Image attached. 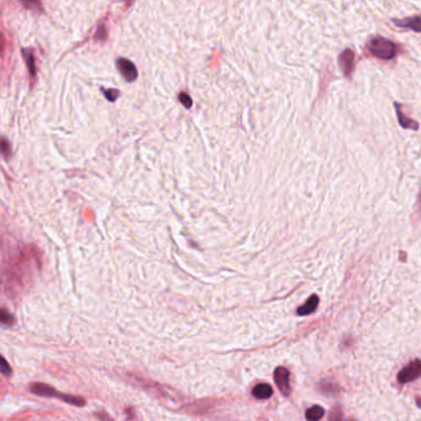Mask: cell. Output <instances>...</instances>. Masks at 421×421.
<instances>
[{
	"mask_svg": "<svg viewBox=\"0 0 421 421\" xmlns=\"http://www.w3.org/2000/svg\"><path fill=\"white\" fill-rule=\"evenodd\" d=\"M367 50L371 52L377 58L383 61H389L394 58L397 54V46L396 43L392 42L390 40L384 39L380 36L372 37L370 41L367 42Z\"/></svg>",
	"mask_w": 421,
	"mask_h": 421,
	"instance_id": "obj_1",
	"label": "cell"
},
{
	"mask_svg": "<svg viewBox=\"0 0 421 421\" xmlns=\"http://www.w3.org/2000/svg\"><path fill=\"white\" fill-rule=\"evenodd\" d=\"M31 392L37 396L42 397H54L58 398V399H62L63 402L69 403V404H73L77 406H83L85 404V400L83 398L79 397H73V396H66V394L57 393L52 387H48L46 384H41V383H36V384L31 385Z\"/></svg>",
	"mask_w": 421,
	"mask_h": 421,
	"instance_id": "obj_2",
	"label": "cell"
},
{
	"mask_svg": "<svg viewBox=\"0 0 421 421\" xmlns=\"http://www.w3.org/2000/svg\"><path fill=\"white\" fill-rule=\"evenodd\" d=\"M421 377V361L420 359H415L410 363V365L406 366L405 368H403L400 371V373L398 374V382L399 383H409L413 382V380L420 378Z\"/></svg>",
	"mask_w": 421,
	"mask_h": 421,
	"instance_id": "obj_3",
	"label": "cell"
},
{
	"mask_svg": "<svg viewBox=\"0 0 421 421\" xmlns=\"http://www.w3.org/2000/svg\"><path fill=\"white\" fill-rule=\"evenodd\" d=\"M275 380L277 387L282 392L283 396H289L290 384H289V372L283 367H278L275 371Z\"/></svg>",
	"mask_w": 421,
	"mask_h": 421,
	"instance_id": "obj_4",
	"label": "cell"
},
{
	"mask_svg": "<svg viewBox=\"0 0 421 421\" xmlns=\"http://www.w3.org/2000/svg\"><path fill=\"white\" fill-rule=\"evenodd\" d=\"M116 66L117 68H119L120 73L125 77V79L128 80V82H134L137 78V69L131 61L126 58H117Z\"/></svg>",
	"mask_w": 421,
	"mask_h": 421,
	"instance_id": "obj_5",
	"label": "cell"
},
{
	"mask_svg": "<svg viewBox=\"0 0 421 421\" xmlns=\"http://www.w3.org/2000/svg\"><path fill=\"white\" fill-rule=\"evenodd\" d=\"M340 67L344 71V74L346 77L350 76L352 73L354 67V52L351 48H347L340 54Z\"/></svg>",
	"mask_w": 421,
	"mask_h": 421,
	"instance_id": "obj_6",
	"label": "cell"
},
{
	"mask_svg": "<svg viewBox=\"0 0 421 421\" xmlns=\"http://www.w3.org/2000/svg\"><path fill=\"white\" fill-rule=\"evenodd\" d=\"M393 22L399 27L410 28V30L416 31V33H421V16L405 17V19L402 20L394 19Z\"/></svg>",
	"mask_w": 421,
	"mask_h": 421,
	"instance_id": "obj_7",
	"label": "cell"
},
{
	"mask_svg": "<svg viewBox=\"0 0 421 421\" xmlns=\"http://www.w3.org/2000/svg\"><path fill=\"white\" fill-rule=\"evenodd\" d=\"M253 397L257 398V399H268V398L272 397L273 390L272 387L269 384H266V383H261V384H257L255 388L252 389Z\"/></svg>",
	"mask_w": 421,
	"mask_h": 421,
	"instance_id": "obj_8",
	"label": "cell"
},
{
	"mask_svg": "<svg viewBox=\"0 0 421 421\" xmlns=\"http://www.w3.org/2000/svg\"><path fill=\"white\" fill-rule=\"evenodd\" d=\"M318 304H319L318 295H311L304 305H302L300 308H298V315H302V316L309 315V314L313 313V311H315L316 308H318Z\"/></svg>",
	"mask_w": 421,
	"mask_h": 421,
	"instance_id": "obj_9",
	"label": "cell"
},
{
	"mask_svg": "<svg viewBox=\"0 0 421 421\" xmlns=\"http://www.w3.org/2000/svg\"><path fill=\"white\" fill-rule=\"evenodd\" d=\"M396 108H397V115H398V119H399L400 125H402L404 129L417 130V128H419V124H417L416 121L406 117L404 115V112L402 111V108L399 106V104H396Z\"/></svg>",
	"mask_w": 421,
	"mask_h": 421,
	"instance_id": "obj_10",
	"label": "cell"
},
{
	"mask_svg": "<svg viewBox=\"0 0 421 421\" xmlns=\"http://www.w3.org/2000/svg\"><path fill=\"white\" fill-rule=\"evenodd\" d=\"M324 413L325 411L321 406L314 405V406H311L310 409H308L305 416H307L308 421H319V420H321L322 416H324Z\"/></svg>",
	"mask_w": 421,
	"mask_h": 421,
	"instance_id": "obj_11",
	"label": "cell"
},
{
	"mask_svg": "<svg viewBox=\"0 0 421 421\" xmlns=\"http://www.w3.org/2000/svg\"><path fill=\"white\" fill-rule=\"evenodd\" d=\"M22 56H24L26 65H27L28 73L31 74V77L35 78V76H36V66H35V57L33 51L24 50L22 51Z\"/></svg>",
	"mask_w": 421,
	"mask_h": 421,
	"instance_id": "obj_12",
	"label": "cell"
},
{
	"mask_svg": "<svg viewBox=\"0 0 421 421\" xmlns=\"http://www.w3.org/2000/svg\"><path fill=\"white\" fill-rule=\"evenodd\" d=\"M103 93L106 97V99L110 100V102H115L120 94L116 89H103Z\"/></svg>",
	"mask_w": 421,
	"mask_h": 421,
	"instance_id": "obj_13",
	"label": "cell"
},
{
	"mask_svg": "<svg viewBox=\"0 0 421 421\" xmlns=\"http://www.w3.org/2000/svg\"><path fill=\"white\" fill-rule=\"evenodd\" d=\"M178 99H179V102L183 104L187 109H189L190 106H192V104H193L192 98H190L187 93H181L179 97H178Z\"/></svg>",
	"mask_w": 421,
	"mask_h": 421,
	"instance_id": "obj_14",
	"label": "cell"
},
{
	"mask_svg": "<svg viewBox=\"0 0 421 421\" xmlns=\"http://www.w3.org/2000/svg\"><path fill=\"white\" fill-rule=\"evenodd\" d=\"M0 371H2V373L4 374V376H9V374L11 373L10 366L5 361V358H2V367H0Z\"/></svg>",
	"mask_w": 421,
	"mask_h": 421,
	"instance_id": "obj_15",
	"label": "cell"
},
{
	"mask_svg": "<svg viewBox=\"0 0 421 421\" xmlns=\"http://www.w3.org/2000/svg\"><path fill=\"white\" fill-rule=\"evenodd\" d=\"M105 40L106 39V31H105V27H104V26L102 25L100 26L99 28H98V31H97V34H95V40Z\"/></svg>",
	"mask_w": 421,
	"mask_h": 421,
	"instance_id": "obj_16",
	"label": "cell"
},
{
	"mask_svg": "<svg viewBox=\"0 0 421 421\" xmlns=\"http://www.w3.org/2000/svg\"><path fill=\"white\" fill-rule=\"evenodd\" d=\"M2 151H3V155L5 156V157H9V154H10V145H9V142L5 138H3L2 140Z\"/></svg>",
	"mask_w": 421,
	"mask_h": 421,
	"instance_id": "obj_17",
	"label": "cell"
},
{
	"mask_svg": "<svg viewBox=\"0 0 421 421\" xmlns=\"http://www.w3.org/2000/svg\"><path fill=\"white\" fill-rule=\"evenodd\" d=\"M330 421H342V413L340 411L339 408H336L335 410L333 411L330 416Z\"/></svg>",
	"mask_w": 421,
	"mask_h": 421,
	"instance_id": "obj_18",
	"label": "cell"
},
{
	"mask_svg": "<svg viewBox=\"0 0 421 421\" xmlns=\"http://www.w3.org/2000/svg\"><path fill=\"white\" fill-rule=\"evenodd\" d=\"M420 201H421V194H420Z\"/></svg>",
	"mask_w": 421,
	"mask_h": 421,
	"instance_id": "obj_19",
	"label": "cell"
}]
</instances>
